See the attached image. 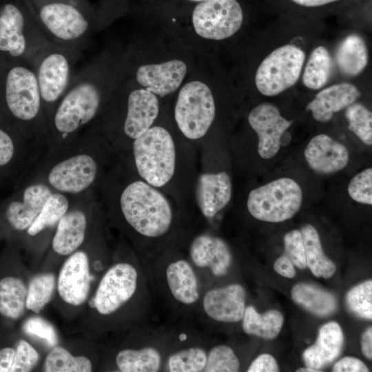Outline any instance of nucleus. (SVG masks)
I'll use <instances>...</instances> for the list:
<instances>
[{"instance_id":"obj_37","label":"nucleus","mask_w":372,"mask_h":372,"mask_svg":"<svg viewBox=\"0 0 372 372\" xmlns=\"http://www.w3.org/2000/svg\"><path fill=\"white\" fill-rule=\"evenodd\" d=\"M92 370V362L87 357L74 356L61 347H54L44 362V371L47 372H90Z\"/></svg>"},{"instance_id":"obj_51","label":"nucleus","mask_w":372,"mask_h":372,"mask_svg":"<svg viewBox=\"0 0 372 372\" xmlns=\"http://www.w3.org/2000/svg\"><path fill=\"white\" fill-rule=\"evenodd\" d=\"M361 347L363 354L369 359L372 358V328L371 327L362 334Z\"/></svg>"},{"instance_id":"obj_8","label":"nucleus","mask_w":372,"mask_h":372,"mask_svg":"<svg viewBox=\"0 0 372 372\" xmlns=\"http://www.w3.org/2000/svg\"><path fill=\"white\" fill-rule=\"evenodd\" d=\"M134 165L139 176L154 187L165 185L172 178L176 166V149L169 132L151 127L132 143Z\"/></svg>"},{"instance_id":"obj_1","label":"nucleus","mask_w":372,"mask_h":372,"mask_svg":"<svg viewBox=\"0 0 372 372\" xmlns=\"http://www.w3.org/2000/svg\"><path fill=\"white\" fill-rule=\"evenodd\" d=\"M103 142L96 121L72 141L47 148L30 178L70 198L94 193L101 176Z\"/></svg>"},{"instance_id":"obj_15","label":"nucleus","mask_w":372,"mask_h":372,"mask_svg":"<svg viewBox=\"0 0 372 372\" xmlns=\"http://www.w3.org/2000/svg\"><path fill=\"white\" fill-rule=\"evenodd\" d=\"M70 200V207L58 223L51 241L52 250L61 256L72 254L83 244L90 216L96 209L94 193Z\"/></svg>"},{"instance_id":"obj_41","label":"nucleus","mask_w":372,"mask_h":372,"mask_svg":"<svg viewBox=\"0 0 372 372\" xmlns=\"http://www.w3.org/2000/svg\"><path fill=\"white\" fill-rule=\"evenodd\" d=\"M349 308L358 316L372 319V281L362 282L352 288L347 294Z\"/></svg>"},{"instance_id":"obj_45","label":"nucleus","mask_w":372,"mask_h":372,"mask_svg":"<svg viewBox=\"0 0 372 372\" xmlns=\"http://www.w3.org/2000/svg\"><path fill=\"white\" fill-rule=\"evenodd\" d=\"M23 329L28 335L43 340L51 347L55 346L58 342L57 335L53 326L40 317L29 318L25 322Z\"/></svg>"},{"instance_id":"obj_42","label":"nucleus","mask_w":372,"mask_h":372,"mask_svg":"<svg viewBox=\"0 0 372 372\" xmlns=\"http://www.w3.org/2000/svg\"><path fill=\"white\" fill-rule=\"evenodd\" d=\"M347 189L350 197L355 201L371 205L372 169H365L353 176Z\"/></svg>"},{"instance_id":"obj_31","label":"nucleus","mask_w":372,"mask_h":372,"mask_svg":"<svg viewBox=\"0 0 372 372\" xmlns=\"http://www.w3.org/2000/svg\"><path fill=\"white\" fill-rule=\"evenodd\" d=\"M307 267L316 277L329 278L335 271V265L329 259L322 249L317 230L311 225H306L301 229Z\"/></svg>"},{"instance_id":"obj_16","label":"nucleus","mask_w":372,"mask_h":372,"mask_svg":"<svg viewBox=\"0 0 372 372\" xmlns=\"http://www.w3.org/2000/svg\"><path fill=\"white\" fill-rule=\"evenodd\" d=\"M172 334L149 330L144 344L119 351L116 365L121 372H158L172 345Z\"/></svg>"},{"instance_id":"obj_4","label":"nucleus","mask_w":372,"mask_h":372,"mask_svg":"<svg viewBox=\"0 0 372 372\" xmlns=\"http://www.w3.org/2000/svg\"><path fill=\"white\" fill-rule=\"evenodd\" d=\"M105 198L118 216L140 237L156 239L165 236L173 223L167 199L144 180L124 183L121 187L108 177L103 183Z\"/></svg>"},{"instance_id":"obj_39","label":"nucleus","mask_w":372,"mask_h":372,"mask_svg":"<svg viewBox=\"0 0 372 372\" xmlns=\"http://www.w3.org/2000/svg\"><path fill=\"white\" fill-rule=\"evenodd\" d=\"M348 128L365 145H372V114L364 105L353 103L346 109Z\"/></svg>"},{"instance_id":"obj_49","label":"nucleus","mask_w":372,"mask_h":372,"mask_svg":"<svg viewBox=\"0 0 372 372\" xmlns=\"http://www.w3.org/2000/svg\"><path fill=\"white\" fill-rule=\"evenodd\" d=\"M14 357V349L6 347L0 349V372H12Z\"/></svg>"},{"instance_id":"obj_25","label":"nucleus","mask_w":372,"mask_h":372,"mask_svg":"<svg viewBox=\"0 0 372 372\" xmlns=\"http://www.w3.org/2000/svg\"><path fill=\"white\" fill-rule=\"evenodd\" d=\"M304 154L309 166L314 172L324 174L343 169L349 159L347 148L324 134L313 136L307 145Z\"/></svg>"},{"instance_id":"obj_2","label":"nucleus","mask_w":372,"mask_h":372,"mask_svg":"<svg viewBox=\"0 0 372 372\" xmlns=\"http://www.w3.org/2000/svg\"><path fill=\"white\" fill-rule=\"evenodd\" d=\"M104 62L96 59L73 75L47 120L48 147L68 143L95 122L104 107L107 74Z\"/></svg>"},{"instance_id":"obj_34","label":"nucleus","mask_w":372,"mask_h":372,"mask_svg":"<svg viewBox=\"0 0 372 372\" xmlns=\"http://www.w3.org/2000/svg\"><path fill=\"white\" fill-rule=\"evenodd\" d=\"M70 197L53 192L32 225L25 231L30 238L40 236L48 230L56 229L58 223L70 207Z\"/></svg>"},{"instance_id":"obj_43","label":"nucleus","mask_w":372,"mask_h":372,"mask_svg":"<svg viewBox=\"0 0 372 372\" xmlns=\"http://www.w3.org/2000/svg\"><path fill=\"white\" fill-rule=\"evenodd\" d=\"M284 254L293 265L303 269L307 267L304 247L300 231L292 230L284 237Z\"/></svg>"},{"instance_id":"obj_6","label":"nucleus","mask_w":372,"mask_h":372,"mask_svg":"<svg viewBox=\"0 0 372 372\" xmlns=\"http://www.w3.org/2000/svg\"><path fill=\"white\" fill-rule=\"evenodd\" d=\"M40 29L56 45L82 52L94 17L80 7L58 0H24Z\"/></svg>"},{"instance_id":"obj_21","label":"nucleus","mask_w":372,"mask_h":372,"mask_svg":"<svg viewBox=\"0 0 372 372\" xmlns=\"http://www.w3.org/2000/svg\"><path fill=\"white\" fill-rule=\"evenodd\" d=\"M53 191L43 182L29 178L5 209L9 225L18 231H26L42 209Z\"/></svg>"},{"instance_id":"obj_35","label":"nucleus","mask_w":372,"mask_h":372,"mask_svg":"<svg viewBox=\"0 0 372 372\" xmlns=\"http://www.w3.org/2000/svg\"><path fill=\"white\" fill-rule=\"evenodd\" d=\"M27 288L19 278L8 276L0 280V314L16 320L23 313Z\"/></svg>"},{"instance_id":"obj_48","label":"nucleus","mask_w":372,"mask_h":372,"mask_svg":"<svg viewBox=\"0 0 372 372\" xmlns=\"http://www.w3.org/2000/svg\"><path fill=\"white\" fill-rule=\"evenodd\" d=\"M273 267L276 272L286 278H291L296 274L293 263L285 254L276 260Z\"/></svg>"},{"instance_id":"obj_19","label":"nucleus","mask_w":372,"mask_h":372,"mask_svg":"<svg viewBox=\"0 0 372 372\" xmlns=\"http://www.w3.org/2000/svg\"><path fill=\"white\" fill-rule=\"evenodd\" d=\"M248 121L258 138V152L265 159L273 157L281 145L282 135L293 121L284 118L274 105L261 103L251 110Z\"/></svg>"},{"instance_id":"obj_24","label":"nucleus","mask_w":372,"mask_h":372,"mask_svg":"<svg viewBox=\"0 0 372 372\" xmlns=\"http://www.w3.org/2000/svg\"><path fill=\"white\" fill-rule=\"evenodd\" d=\"M187 73L185 63L178 59L138 67L135 78L144 89L161 97L176 91Z\"/></svg>"},{"instance_id":"obj_52","label":"nucleus","mask_w":372,"mask_h":372,"mask_svg":"<svg viewBox=\"0 0 372 372\" xmlns=\"http://www.w3.org/2000/svg\"><path fill=\"white\" fill-rule=\"evenodd\" d=\"M49 1V0H48ZM70 2L73 3L83 10H84L87 13L94 17V14L93 8H92L91 3L89 0H58Z\"/></svg>"},{"instance_id":"obj_44","label":"nucleus","mask_w":372,"mask_h":372,"mask_svg":"<svg viewBox=\"0 0 372 372\" xmlns=\"http://www.w3.org/2000/svg\"><path fill=\"white\" fill-rule=\"evenodd\" d=\"M39 354L28 342L21 340L15 350L14 362L12 372L30 371L37 364Z\"/></svg>"},{"instance_id":"obj_30","label":"nucleus","mask_w":372,"mask_h":372,"mask_svg":"<svg viewBox=\"0 0 372 372\" xmlns=\"http://www.w3.org/2000/svg\"><path fill=\"white\" fill-rule=\"evenodd\" d=\"M337 66L344 75L353 77L360 74L369 61V52L364 39L358 34L347 36L335 52Z\"/></svg>"},{"instance_id":"obj_17","label":"nucleus","mask_w":372,"mask_h":372,"mask_svg":"<svg viewBox=\"0 0 372 372\" xmlns=\"http://www.w3.org/2000/svg\"><path fill=\"white\" fill-rule=\"evenodd\" d=\"M246 291L238 283L204 289L197 314L225 323L241 321L246 308Z\"/></svg>"},{"instance_id":"obj_27","label":"nucleus","mask_w":372,"mask_h":372,"mask_svg":"<svg viewBox=\"0 0 372 372\" xmlns=\"http://www.w3.org/2000/svg\"><path fill=\"white\" fill-rule=\"evenodd\" d=\"M360 96V90L352 83L334 84L319 92L307 104L306 110L311 111L316 121L328 122L334 113L355 103Z\"/></svg>"},{"instance_id":"obj_5","label":"nucleus","mask_w":372,"mask_h":372,"mask_svg":"<svg viewBox=\"0 0 372 372\" xmlns=\"http://www.w3.org/2000/svg\"><path fill=\"white\" fill-rule=\"evenodd\" d=\"M153 292L164 300L174 315L185 318L197 314L203 287L188 258L172 256L146 263Z\"/></svg>"},{"instance_id":"obj_18","label":"nucleus","mask_w":372,"mask_h":372,"mask_svg":"<svg viewBox=\"0 0 372 372\" xmlns=\"http://www.w3.org/2000/svg\"><path fill=\"white\" fill-rule=\"evenodd\" d=\"M187 258L200 282L207 273L214 277L227 275L232 263L227 244L222 238L209 234H201L192 239Z\"/></svg>"},{"instance_id":"obj_7","label":"nucleus","mask_w":372,"mask_h":372,"mask_svg":"<svg viewBox=\"0 0 372 372\" xmlns=\"http://www.w3.org/2000/svg\"><path fill=\"white\" fill-rule=\"evenodd\" d=\"M52 43L24 0H0V53L34 68Z\"/></svg>"},{"instance_id":"obj_50","label":"nucleus","mask_w":372,"mask_h":372,"mask_svg":"<svg viewBox=\"0 0 372 372\" xmlns=\"http://www.w3.org/2000/svg\"><path fill=\"white\" fill-rule=\"evenodd\" d=\"M293 5L304 8H320L342 0H289Z\"/></svg>"},{"instance_id":"obj_13","label":"nucleus","mask_w":372,"mask_h":372,"mask_svg":"<svg viewBox=\"0 0 372 372\" xmlns=\"http://www.w3.org/2000/svg\"><path fill=\"white\" fill-rule=\"evenodd\" d=\"M305 60L300 48L287 44L269 54L260 63L255 83L263 95L273 96L294 85L298 81Z\"/></svg>"},{"instance_id":"obj_11","label":"nucleus","mask_w":372,"mask_h":372,"mask_svg":"<svg viewBox=\"0 0 372 372\" xmlns=\"http://www.w3.org/2000/svg\"><path fill=\"white\" fill-rule=\"evenodd\" d=\"M302 191L289 178H280L252 189L247 201L250 214L266 222L279 223L291 218L300 209Z\"/></svg>"},{"instance_id":"obj_53","label":"nucleus","mask_w":372,"mask_h":372,"mask_svg":"<svg viewBox=\"0 0 372 372\" xmlns=\"http://www.w3.org/2000/svg\"><path fill=\"white\" fill-rule=\"evenodd\" d=\"M296 371L297 372H319L320 371L306 366V368H299L296 370Z\"/></svg>"},{"instance_id":"obj_38","label":"nucleus","mask_w":372,"mask_h":372,"mask_svg":"<svg viewBox=\"0 0 372 372\" xmlns=\"http://www.w3.org/2000/svg\"><path fill=\"white\" fill-rule=\"evenodd\" d=\"M55 284L52 273H42L32 278L27 289L25 307L39 313L51 300Z\"/></svg>"},{"instance_id":"obj_32","label":"nucleus","mask_w":372,"mask_h":372,"mask_svg":"<svg viewBox=\"0 0 372 372\" xmlns=\"http://www.w3.org/2000/svg\"><path fill=\"white\" fill-rule=\"evenodd\" d=\"M293 300L318 316H325L335 311L337 302L330 293L307 283H298L291 290Z\"/></svg>"},{"instance_id":"obj_40","label":"nucleus","mask_w":372,"mask_h":372,"mask_svg":"<svg viewBox=\"0 0 372 372\" xmlns=\"http://www.w3.org/2000/svg\"><path fill=\"white\" fill-rule=\"evenodd\" d=\"M239 369V359L230 347L216 345L207 351L203 372H237Z\"/></svg>"},{"instance_id":"obj_3","label":"nucleus","mask_w":372,"mask_h":372,"mask_svg":"<svg viewBox=\"0 0 372 372\" xmlns=\"http://www.w3.org/2000/svg\"><path fill=\"white\" fill-rule=\"evenodd\" d=\"M0 108L28 138L48 146L47 119L34 69L1 53Z\"/></svg>"},{"instance_id":"obj_22","label":"nucleus","mask_w":372,"mask_h":372,"mask_svg":"<svg viewBox=\"0 0 372 372\" xmlns=\"http://www.w3.org/2000/svg\"><path fill=\"white\" fill-rule=\"evenodd\" d=\"M90 282L87 255L83 251H75L65 260L59 272V293L66 303L81 305L88 296Z\"/></svg>"},{"instance_id":"obj_26","label":"nucleus","mask_w":372,"mask_h":372,"mask_svg":"<svg viewBox=\"0 0 372 372\" xmlns=\"http://www.w3.org/2000/svg\"><path fill=\"white\" fill-rule=\"evenodd\" d=\"M231 192V178L225 172L201 174L196 185V199L203 216L214 218L229 203Z\"/></svg>"},{"instance_id":"obj_20","label":"nucleus","mask_w":372,"mask_h":372,"mask_svg":"<svg viewBox=\"0 0 372 372\" xmlns=\"http://www.w3.org/2000/svg\"><path fill=\"white\" fill-rule=\"evenodd\" d=\"M125 109L119 132L124 141H133L152 127L159 112L158 100L144 88L134 89L126 97Z\"/></svg>"},{"instance_id":"obj_33","label":"nucleus","mask_w":372,"mask_h":372,"mask_svg":"<svg viewBox=\"0 0 372 372\" xmlns=\"http://www.w3.org/2000/svg\"><path fill=\"white\" fill-rule=\"evenodd\" d=\"M283 320L282 313L277 310H269L260 314L254 307L248 306L241 321L242 329L247 334L269 340L278 335Z\"/></svg>"},{"instance_id":"obj_29","label":"nucleus","mask_w":372,"mask_h":372,"mask_svg":"<svg viewBox=\"0 0 372 372\" xmlns=\"http://www.w3.org/2000/svg\"><path fill=\"white\" fill-rule=\"evenodd\" d=\"M207 351L200 342L180 344L174 335L172 348L166 355L162 371L169 372H203Z\"/></svg>"},{"instance_id":"obj_54","label":"nucleus","mask_w":372,"mask_h":372,"mask_svg":"<svg viewBox=\"0 0 372 372\" xmlns=\"http://www.w3.org/2000/svg\"><path fill=\"white\" fill-rule=\"evenodd\" d=\"M189 1H196V2H201V1H207V0H189Z\"/></svg>"},{"instance_id":"obj_23","label":"nucleus","mask_w":372,"mask_h":372,"mask_svg":"<svg viewBox=\"0 0 372 372\" xmlns=\"http://www.w3.org/2000/svg\"><path fill=\"white\" fill-rule=\"evenodd\" d=\"M28 138L0 108V168L12 163L17 155L37 164L47 149V146Z\"/></svg>"},{"instance_id":"obj_12","label":"nucleus","mask_w":372,"mask_h":372,"mask_svg":"<svg viewBox=\"0 0 372 372\" xmlns=\"http://www.w3.org/2000/svg\"><path fill=\"white\" fill-rule=\"evenodd\" d=\"M215 114L214 96L205 83L192 81L182 87L174 107V118L186 138L196 140L204 136Z\"/></svg>"},{"instance_id":"obj_14","label":"nucleus","mask_w":372,"mask_h":372,"mask_svg":"<svg viewBox=\"0 0 372 372\" xmlns=\"http://www.w3.org/2000/svg\"><path fill=\"white\" fill-rule=\"evenodd\" d=\"M244 14L238 0H207L194 8L192 21L201 37L223 40L234 35L241 27Z\"/></svg>"},{"instance_id":"obj_36","label":"nucleus","mask_w":372,"mask_h":372,"mask_svg":"<svg viewBox=\"0 0 372 372\" xmlns=\"http://www.w3.org/2000/svg\"><path fill=\"white\" fill-rule=\"evenodd\" d=\"M332 58L324 46H318L311 53L304 68L302 82L311 90H319L328 82L332 70Z\"/></svg>"},{"instance_id":"obj_9","label":"nucleus","mask_w":372,"mask_h":372,"mask_svg":"<svg viewBox=\"0 0 372 372\" xmlns=\"http://www.w3.org/2000/svg\"><path fill=\"white\" fill-rule=\"evenodd\" d=\"M147 293H153L147 271L145 275L131 262H118L112 265L102 276L93 305L99 314L110 316L137 295Z\"/></svg>"},{"instance_id":"obj_46","label":"nucleus","mask_w":372,"mask_h":372,"mask_svg":"<svg viewBox=\"0 0 372 372\" xmlns=\"http://www.w3.org/2000/svg\"><path fill=\"white\" fill-rule=\"evenodd\" d=\"M248 372H277L279 368L274 358L268 353L258 356L247 370Z\"/></svg>"},{"instance_id":"obj_10","label":"nucleus","mask_w":372,"mask_h":372,"mask_svg":"<svg viewBox=\"0 0 372 372\" xmlns=\"http://www.w3.org/2000/svg\"><path fill=\"white\" fill-rule=\"evenodd\" d=\"M81 54L52 43L39 56L33 69L47 120L66 91Z\"/></svg>"},{"instance_id":"obj_47","label":"nucleus","mask_w":372,"mask_h":372,"mask_svg":"<svg viewBox=\"0 0 372 372\" xmlns=\"http://www.w3.org/2000/svg\"><path fill=\"white\" fill-rule=\"evenodd\" d=\"M333 372H368L367 366L360 360L353 357H344L333 366Z\"/></svg>"},{"instance_id":"obj_28","label":"nucleus","mask_w":372,"mask_h":372,"mask_svg":"<svg viewBox=\"0 0 372 372\" xmlns=\"http://www.w3.org/2000/svg\"><path fill=\"white\" fill-rule=\"evenodd\" d=\"M343 340L342 329L337 322L324 324L319 330L315 344L303 352L306 366L320 370L333 362L341 351Z\"/></svg>"}]
</instances>
